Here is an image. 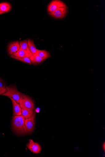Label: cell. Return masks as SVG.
<instances>
[{
	"mask_svg": "<svg viewBox=\"0 0 105 157\" xmlns=\"http://www.w3.org/2000/svg\"><path fill=\"white\" fill-rule=\"evenodd\" d=\"M11 9V5L8 3L3 2L0 3V12L2 14L9 12Z\"/></svg>",
	"mask_w": 105,
	"mask_h": 157,
	"instance_id": "11",
	"label": "cell"
},
{
	"mask_svg": "<svg viewBox=\"0 0 105 157\" xmlns=\"http://www.w3.org/2000/svg\"><path fill=\"white\" fill-rule=\"evenodd\" d=\"M26 146L30 151L35 154L39 153L41 150L40 145L37 143L34 142L32 139L29 140V142Z\"/></svg>",
	"mask_w": 105,
	"mask_h": 157,
	"instance_id": "7",
	"label": "cell"
},
{
	"mask_svg": "<svg viewBox=\"0 0 105 157\" xmlns=\"http://www.w3.org/2000/svg\"><path fill=\"white\" fill-rule=\"evenodd\" d=\"M7 91L6 87H0V95H3Z\"/></svg>",
	"mask_w": 105,
	"mask_h": 157,
	"instance_id": "18",
	"label": "cell"
},
{
	"mask_svg": "<svg viewBox=\"0 0 105 157\" xmlns=\"http://www.w3.org/2000/svg\"><path fill=\"white\" fill-rule=\"evenodd\" d=\"M103 149L104 151H105V142H104L103 146Z\"/></svg>",
	"mask_w": 105,
	"mask_h": 157,
	"instance_id": "20",
	"label": "cell"
},
{
	"mask_svg": "<svg viewBox=\"0 0 105 157\" xmlns=\"http://www.w3.org/2000/svg\"><path fill=\"white\" fill-rule=\"evenodd\" d=\"M33 54L29 51H25L20 49L17 52L11 55L17 57H26L30 59Z\"/></svg>",
	"mask_w": 105,
	"mask_h": 157,
	"instance_id": "9",
	"label": "cell"
},
{
	"mask_svg": "<svg viewBox=\"0 0 105 157\" xmlns=\"http://www.w3.org/2000/svg\"><path fill=\"white\" fill-rule=\"evenodd\" d=\"M20 49V42L18 41L13 42L10 43L8 46L9 54H12L17 52Z\"/></svg>",
	"mask_w": 105,
	"mask_h": 157,
	"instance_id": "8",
	"label": "cell"
},
{
	"mask_svg": "<svg viewBox=\"0 0 105 157\" xmlns=\"http://www.w3.org/2000/svg\"><path fill=\"white\" fill-rule=\"evenodd\" d=\"M19 104L21 108H26L33 110L35 109L34 104L32 99L23 94L22 98Z\"/></svg>",
	"mask_w": 105,
	"mask_h": 157,
	"instance_id": "3",
	"label": "cell"
},
{
	"mask_svg": "<svg viewBox=\"0 0 105 157\" xmlns=\"http://www.w3.org/2000/svg\"><path fill=\"white\" fill-rule=\"evenodd\" d=\"M35 113L34 112L33 115L25 119V124L28 134L31 133L34 129Z\"/></svg>",
	"mask_w": 105,
	"mask_h": 157,
	"instance_id": "4",
	"label": "cell"
},
{
	"mask_svg": "<svg viewBox=\"0 0 105 157\" xmlns=\"http://www.w3.org/2000/svg\"><path fill=\"white\" fill-rule=\"evenodd\" d=\"M30 59L32 63L34 64L40 63L45 60L36 53L33 54L32 56L30 58Z\"/></svg>",
	"mask_w": 105,
	"mask_h": 157,
	"instance_id": "12",
	"label": "cell"
},
{
	"mask_svg": "<svg viewBox=\"0 0 105 157\" xmlns=\"http://www.w3.org/2000/svg\"><path fill=\"white\" fill-rule=\"evenodd\" d=\"M27 41L28 47L30 51L33 54L37 53V49L34 41L30 39H28Z\"/></svg>",
	"mask_w": 105,
	"mask_h": 157,
	"instance_id": "15",
	"label": "cell"
},
{
	"mask_svg": "<svg viewBox=\"0 0 105 157\" xmlns=\"http://www.w3.org/2000/svg\"><path fill=\"white\" fill-rule=\"evenodd\" d=\"M34 110L26 108H21L22 115L25 119L31 117L34 113Z\"/></svg>",
	"mask_w": 105,
	"mask_h": 157,
	"instance_id": "13",
	"label": "cell"
},
{
	"mask_svg": "<svg viewBox=\"0 0 105 157\" xmlns=\"http://www.w3.org/2000/svg\"><path fill=\"white\" fill-rule=\"evenodd\" d=\"M63 7H67L63 2L59 0H54L52 1L48 5L47 10L50 13L54 12L59 8Z\"/></svg>",
	"mask_w": 105,
	"mask_h": 157,
	"instance_id": "6",
	"label": "cell"
},
{
	"mask_svg": "<svg viewBox=\"0 0 105 157\" xmlns=\"http://www.w3.org/2000/svg\"><path fill=\"white\" fill-rule=\"evenodd\" d=\"M35 112L37 113H38L39 112V108H37L35 110Z\"/></svg>",
	"mask_w": 105,
	"mask_h": 157,
	"instance_id": "21",
	"label": "cell"
},
{
	"mask_svg": "<svg viewBox=\"0 0 105 157\" xmlns=\"http://www.w3.org/2000/svg\"><path fill=\"white\" fill-rule=\"evenodd\" d=\"M68 7L59 8L54 12L49 13V15L52 17L57 19H62L66 15L68 11Z\"/></svg>",
	"mask_w": 105,
	"mask_h": 157,
	"instance_id": "5",
	"label": "cell"
},
{
	"mask_svg": "<svg viewBox=\"0 0 105 157\" xmlns=\"http://www.w3.org/2000/svg\"><path fill=\"white\" fill-rule=\"evenodd\" d=\"M6 85L4 81L0 78V87H6Z\"/></svg>",
	"mask_w": 105,
	"mask_h": 157,
	"instance_id": "19",
	"label": "cell"
},
{
	"mask_svg": "<svg viewBox=\"0 0 105 157\" xmlns=\"http://www.w3.org/2000/svg\"><path fill=\"white\" fill-rule=\"evenodd\" d=\"M36 54L45 60L50 58V55L49 52L44 50H39L37 49Z\"/></svg>",
	"mask_w": 105,
	"mask_h": 157,
	"instance_id": "14",
	"label": "cell"
},
{
	"mask_svg": "<svg viewBox=\"0 0 105 157\" xmlns=\"http://www.w3.org/2000/svg\"><path fill=\"white\" fill-rule=\"evenodd\" d=\"M11 56L12 58L14 59L24 63L30 64H32L30 59L28 58H26V57H17L14 56L12 55H11Z\"/></svg>",
	"mask_w": 105,
	"mask_h": 157,
	"instance_id": "16",
	"label": "cell"
},
{
	"mask_svg": "<svg viewBox=\"0 0 105 157\" xmlns=\"http://www.w3.org/2000/svg\"><path fill=\"white\" fill-rule=\"evenodd\" d=\"M11 100L12 103L13 109V115L21 116L22 115L21 108L19 103H18L12 98L9 97Z\"/></svg>",
	"mask_w": 105,
	"mask_h": 157,
	"instance_id": "10",
	"label": "cell"
},
{
	"mask_svg": "<svg viewBox=\"0 0 105 157\" xmlns=\"http://www.w3.org/2000/svg\"><path fill=\"white\" fill-rule=\"evenodd\" d=\"M25 118L22 116H15L12 121V125L14 131L18 134L22 135L28 134L25 124Z\"/></svg>",
	"mask_w": 105,
	"mask_h": 157,
	"instance_id": "1",
	"label": "cell"
},
{
	"mask_svg": "<svg viewBox=\"0 0 105 157\" xmlns=\"http://www.w3.org/2000/svg\"><path fill=\"white\" fill-rule=\"evenodd\" d=\"M2 14V13L1 12H0V15H1Z\"/></svg>",
	"mask_w": 105,
	"mask_h": 157,
	"instance_id": "22",
	"label": "cell"
},
{
	"mask_svg": "<svg viewBox=\"0 0 105 157\" xmlns=\"http://www.w3.org/2000/svg\"><path fill=\"white\" fill-rule=\"evenodd\" d=\"M7 91L2 95L12 98L18 103H19L22 98L23 94L19 92L16 87L12 86L6 87Z\"/></svg>",
	"mask_w": 105,
	"mask_h": 157,
	"instance_id": "2",
	"label": "cell"
},
{
	"mask_svg": "<svg viewBox=\"0 0 105 157\" xmlns=\"http://www.w3.org/2000/svg\"><path fill=\"white\" fill-rule=\"evenodd\" d=\"M20 44L21 49L25 51L29 50L28 46L27 40H25L20 42Z\"/></svg>",
	"mask_w": 105,
	"mask_h": 157,
	"instance_id": "17",
	"label": "cell"
}]
</instances>
